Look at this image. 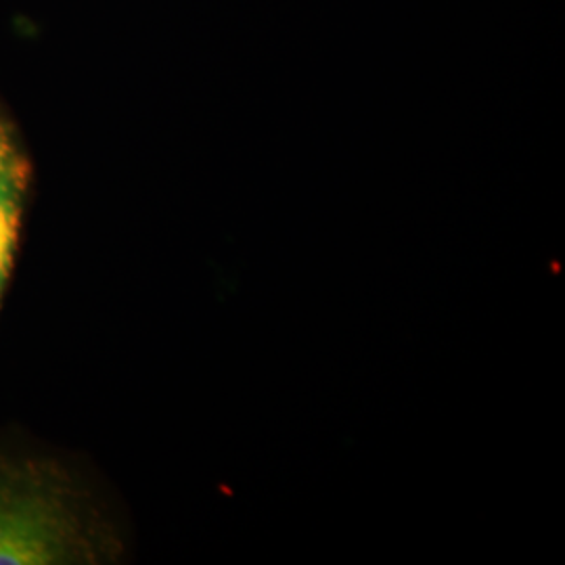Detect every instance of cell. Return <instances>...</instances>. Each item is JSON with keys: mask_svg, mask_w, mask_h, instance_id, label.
I'll return each instance as SVG.
<instances>
[{"mask_svg": "<svg viewBox=\"0 0 565 565\" xmlns=\"http://www.w3.org/2000/svg\"><path fill=\"white\" fill-rule=\"evenodd\" d=\"M63 525L41 499H0V565L55 564Z\"/></svg>", "mask_w": 565, "mask_h": 565, "instance_id": "1", "label": "cell"}, {"mask_svg": "<svg viewBox=\"0 0 565 565\" xmlns=\"http://www.w3.org/2000/svg\"><path fill=\"white\" fill-rule=\"evenodd\" d=\"M20 218H18V203L9 193L4 179L0 181V287L9 277V270L13 266V254L18 243Z\"/></svg>", "mask_w": 565, "mask_h": 565, "instance_id": "2", "label": "cell"}, {"mask_svg": "<svg viewBox=\"0 0 565 565\" xmlns=\"http://www.w3.org/2000/svg\"><path fill=\"white\" fill-rule=\"evenodd\" d=\"M9 158H11V145H9L4 132H2V128H0V181H2L4 174H7Z\"/></svg>", "mask_w": 565, "mask_h": 565, "instance_id": "3", "label": "cell"}]
</instances>
